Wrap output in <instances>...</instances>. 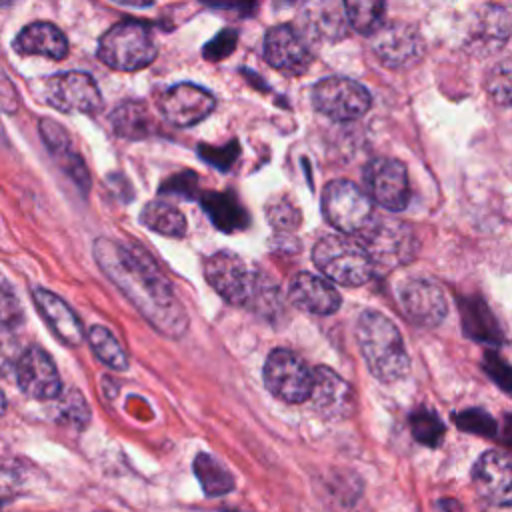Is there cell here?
I'll use <instances>...</instances> for the list:
<instances>
[{"label":"cell","instance_id":"obj_24","mask_svg":"<svg viewBox=\"0 0 512 512\" xmlns=\"http://www.w3.org/2000/svg\"><path fill=\"white\" fill-rule=\"evenodd\" d=\"M202 206L216 228L222 232H236L246 228L248 214L240 206V202L234 198V194L228 192H208L202 196Z\"/></svg>","mask_w":512,"mask_h":512},{"label":"cell","instance_id":"obj_29","mask_svg":"<svg viewBox=\"0 0 512 512\" xmlns=\"http://www.w3.org/2000/svg\"><path fill=\"white\" fill-rule=\"evenodd\" d=\"M342 4L348 24L364 36H372L384 24V0H342Z\"/></svg>","mask_w":512,"mask_h":512},{"label":"cell","instance_id":"obj_22","mask_svg":"<svg viewBox=\"0 0 512 512\" xmlns=\"http://www.w3.org/2000/svg\"><path fill=\"white\" fill-rule=\"evenodd\" d=\"M18 54L44 56L50 60H62L68 56V40L64 32L50 22H32L24 26L12 42Z\"/></svg>","mask_w":512,"mask_h":512},{"label":"cell","instance_id":"obj_19","mask_svg":"<svg viewBox=\"0 0 512 512\" xmlns=\"http://www.w3.org/2000/svg\"><path fill=\"white\" fill-rule=\"evenodd\" d=\"M288 298L296 308L320 316L334 314L342 304L336 288L326 278L310 272H298L290 280Z\"/></svg>","mask_w":512,"mask_h":512},{"label":"cell","instance_id":"obj_37","mask_svg":"<svg viewBox=\"0 0 512 512\" xmlns=\"http://www.w3.org/2000/svg\"><path fill=\"white\" fill-rule=\"evenodd\" d=\"M236 46V32L234 30H222L204 50V56L208 60H222L226 58Z\"/></svg>","mask_w":512,"mask_h":512},{"label":"cell","instance_id":"obj_9","mask_svg":"<svg viewBox=\"0 0 512 512\" xmlns=\"http://www.w3.org/2000/svg\"><path fill=\"white\" fill-rule=\"evenodd\" d=\"M360 236H362L360 244L370 254L374 268L376 266L392 268V266L404 264L412 260L416 252L414 234L404 222L380 220L374 216V220L360 232Z\"/></svg>","mask_w":512,"mask_h":512},{"label":"cell","instance_id":"obj_17","mask_svg":"<svg viewBox=\"0 0 512 512\" xmlns=\"http://www.w3.org/2000/svg\"><path fill=\"white\" fill-rule=\"evenodd\" d=\"M264 60L280 72L302 74L308 68L312 54L304 34L290 24H280L270 28L264 36Z\"/></svg>","mask_w":512,"mask_h":512},{"label":"cell","instance_id":"obj_1","mask_svg":"<svg viewBox=\"0 0 512 512\" xmlns=\"http://www.w3.org/2000/svg\"><path fill=\"white\" fill-rule=\"evenodd\" d=\"M94 258L112 284L160 334L180 338L188 330V314L182 302L144 250L98 238Z\"/></svg>","mask_w":512,"mask_h":512},{"label":"cell","instance_id":"obj_31","mask_svg":"<svg viewBox=\"0 0 512 512\" xmlns=\"http://www.w3.org/2000/svg\"><path fill=\"white\" fill-rule=\"evenodd\" d=\"M454 422L460 430L480 434V436H486V438H494L496 432H498L496 420L482 408L462 410V412L454 414Z\"/></svg>","mask_w":512,"mask_h":512},{"label":"cell","instance_id":"obj_11","mask_svg":"<svg viewBox=\"0 0 512 512\" xmlns=\"http://www.w3.org/2000/svg\"><path fill=\"white\" fill-rule=\"evenodd\" d=\"M368 196L386 210L400 212L408 206L410 184L406 166L394 158H376L364 168Z\"/></svg>","mask_w":512,"mask_h":512},{"label":"cell","instance_id":"obj_6","mask_svg":"<svg viewBox=\"0 0 512 512\" xmlns=\"http://www.w3.org/2000/svg\"><path fill=\"white\" fill-rule=\"evenodd\" d=\"M374 200L350 180H332L322 192L328 224L344 234H360L374 220Z\"/></svg>","mask_w":512,"mask_h":512},{"label":"cell","instance_id":"obj_40","mask_svg":"<svg viewBox=\"0 0 512 512\" xmlns=\"http://www.w3.org/2000/svg\"><path fill=\"white\" fill-rule=\"evenodd\" d=\"M114 2H120L124 6H132V8H148L154 4V0H114Z\"/></svg>","mask_w":512,"mask_h":512},{"label":"cell","instance_id":"obj_2","mask_svg":"<svg viewBox=\"0 0 512 512\" xmlns=\"http://www.w3.org/2000/svg\"><path fill=\"white\" fill-rule=\"evenodd\" d=\"M356 338L364 362L380 382H396L406 376L410 360L396 324L380 312L366 310L356 324Z\"/></svg>","mask_w":512,"mask_h":512},{"label":"cell","instance_id":"obj_26","mask_svg":"<svg viewBox=\"0 0 512 512\" xmlns=\"http://www.w3.org/2000/svg\"><path fill=\"white\" fill-rule=\"evenodd\" d=\"M194 472L206 496H224L234 490L232 474L216 458H212L206 452L196 456Z\"/></svg>","mask_w":512,"mask_h":512},{"label":"cell","instance_id":"obj_36","mask_svg":"<svg viewBox=\"0 0 512 512\" xmlns=\"http://www.w3.org/2000/svg\"><path fill=\"white\" fill-rule=\"evenodd\" d=\"M58 408H60V416L72 424L84 426L90 420V410L78 390H70L66 396H62Z\"/></svg>","mask_w":512,"mask_h":512},{"label":"cell","instance_id":"obj_10","mask_svg":"<svg viewBox=\"0 0 512 512\" xmlns=\"http://www.w3.org/2000/svg\"><path fill=\"white\" fill-rule=\"evenodd\" d=\"M42 100L60 112L92 114L102 106L100 90L86 72H62L44 82Z\"/></svg>","mask_w":512,"mask_h":512},{"label":"cell","instance_id":"obj_42","mask_svg":"<svg viewBox=\"0 0 512 512\" xmlns=\"http://www.w3.org/2000/svg\"><path fill=\"white\" fill-rule=\"evenodd\" d=\"M6 412V398H4V394H2V390H0V416Z\"/></svg>","mask_w":512,"mask_h":512},{"label":"cell","instance_id":"obj_33","mask_svg":"<svg viewBox=\"0 0 512 512\" xmlns=\"http://www.w3.org/2000/svg\"><path fill=\"white\" fill-rule=\"evenodd\" d=\"M20 354H22V350H20L16 334L12 332L10 326L0 324V376H4L16 368Z\"/></svg>","mask_w":512,"mask_h":512},{"label":"cell","instance_id":"obj_28","mask_svg":"<svg viewBox=\"0 0 512 512\" xmlns=\"http://www.w3.org/2000/svg\"><path fill=\"white\" fill-rule=\"evenodd\" d=\"M88 344L94 352V356L106 364L112 370H126L128 368V356L124 346L118 342V338L110 332V328L106 326H92L86 334Z\"/></svg>","mask_w":512,"mask_h":512},{"label":"cell","instance_id":"obj_14","mask_svg":"<svg viewBox=\"0 0 512 512\" xmlns=\"http://www.w3.org/2000/svg\"><path fill=\"white\" fill-rule=\"evenodd\" d=\"M398 302L410 322L426 328L438 326L448 312L444 290L428 278H408L402 282Z\"/></svg>","mask_w":512,"mask_h":512},{"label":"cell","instance_id":"obj_41","mask_svg":"<svg viewBox=\"0 0 512 512\" xmlns=\"http://www.w3.org/2000/svg\"><path fill=\"white\" fill-rule=\"evenodd\" d=\"M504 442L512 444V418L508 416V424H506V434H504Z\"/></svg>","mask_w":512,"mask_h":512},{"label":"cell","instance_id":"obj_18","mask_svg":"<svg viewBox=\"0 0 512 512\" xmlns=\"http://www.w3.org/2000/svg\"><path fill=\"white\" fill-rule=\"evenodd\" d=\"M476 492L494 506H512V456L500 450L484 452L474 468Z\"/></svg>","mask_w":512,"mask_h":512},{"label":"cell","instance_id":"obj_5","mask_svg":"<svg viewBox=\"0 0 512 512\" xmlns=\"http://www.w3.org/2000/svg\"><path fill=\"white\" fill-rule=\"evenodd\" d=\"M316 268L342 286H362L374 274V264L366 248L340 234L322 236L312 248Z\"/></svg>","mask_w":512,"mask_h":512},{"label":"cell","instance_id":"obj_25","mask_svg":"<svg viewBox=\"0 0 512 512\" xmlns=\"http://www.w3.org/2000/svg\"><path fill=\"white\" fill-rule=\"evenodd\" d=\"M140 222L152 232L170 238H180L186 232L184 214L176 206L162 200L148 202L140 212Z\"/></svg>","mask_w":512,"mask_h":512},{"label":"cell","instance_id":"obj_30","mask_svg":"<svg viewBox=\"0 0 512 512\" xmlns=\"http://www.w3.org/2000/svg\"><path fill=\"white\" fill-rule=\"evenodd\" d=\"M410 430L412 436L424 446H438L446 432L444 422L438 418L434 410L428 408H416L410 414Z\"/></svg>","mask_w":512,"mask_h":512},{"label":"cell","instance_id":"obj_3","mask_svg":"<svg viewBox=\"0 0 512 512\" xmlns=\"http://www.w3.org/2000/svg\"><path fill=\"white\" fill-rule=\"evenodd\" d=\"M204 276L208 284L230 304L248 306L276 302L278 290L268 278L250 270L244 260L228 250L214 252L204 262Z\"/></svg>","mask_w":512,"mask_h":512},{"label":"cell","instance_id":"obj_43","mask_svg":"<svg viewBox=\"0 0 512 512\" xmlns=\"http://www.w3.org/2000/svg\"><path fill=\"white\" fill-rule=\"evenodd\" d=\"M12 2H14V0H0V8H2V6H8V4H12Z\"/></svg>","mask_w":512,"mask_h":512},{"label":"cell","instance_id":"obj_7","mask_svg":"<svg viewBox=\"0 0 512 512\" xmlns=\"http://www.w3.org/2000/svg\"><path fill=\"white\" fill-rule=\"evenodd\" d=\"M264 386L288 404H302L312 392V370L292 350L276 348L264 364Z\"/></svg>","mask_w":512,"mask_h":512},{"label":"cell","instance_id":"obj_8","mask_svg":"<svg viewBox=\"0 0 512 512\" xmlns=\"http://www.w3.org/2000/svg\"><path fill=\"white\" fill-rule=\"evenodd\" d=\"M314 108L336 122H350L362 118L370 104V92L356 80L330 76L312 88Z\"/></svg>","mask_w":512,"mask_h":512},{"label":"cell","instance_id":"obj_38","mask_svg":"<svg viewBox=\"0 0 512 512\" xmlns=\"http://www.w3.org/2000/svg\"><path fill=\"white\" fill-rule=\"evenodd\" d=\"M196 188V178L192 172L188 174H178L174 180L166 182V186H162V192H170V194H184V196H192Z\"/></svg>","mask_w":512,"mask_h":512},{"label":"cell","instance_id":"obj_13","mask_svg":"<svg viewBox=\"0 0 512 512\" xmlns=\"http://www.w3.org/2000/svg\"><path fill=\"white\" fill-rule=\"evenodd\" d=\"M18 388L34 400H54L60 396L62 382L54 366L52 356L40 346H28L22 350L16 362Z\"/></svg>","mask_w":512,"mask_h":512},{"label":"cell","instance_id":"obj_16","mask_svg":"<svg viewBox=\"0 0 512 512\" xmlns=\"http://www.w3.org/2000/svg\"><path fill=\"white\" fill-rule=\"evenodd\" d=\"M310 402L318 414L328 420H342L352 416L356 408L354 388L332 368L316 366L312 370Z\"/></svg>","mask_w":512,"mask_h":512},{"label":"cell","instance_id":"obj_21","mask_svg":"<svg viewBox=\"0 0 512 512\" xmlns=\"http://www.w3.org/2000/svg\"><path fill=\"white\" fill-rule=\"evenodd\" d=\"M302 24L310 38L336 42L348 30L344 4L340 0H306L302 6Z\"/></svg>","mask_w":512,"mask_h":512},{"label":"cell","instance_id":"obj_32","mask_svg":"<svg viewBox=\"0 0 512 512\" xmlns=\"http://www.w3.org/2000/svg\"><path fill=\"white\" fill-rule=\"evenodd\" d=\"M488 94L502 106H512V60L500 62L486 80Z\"/></svg>","mask_w":512,"mask_h":512},{"label":"cell","instance_id":"obj_34","mask_svg":"<svg viewBox=\"0 0 512 512\" xmlns=\"http://www.w3.org/2000/svg\"><path fill=\"white\" fill-rule=\"evenodd\" d=\"M482 368L504 392H508V394L512 392V366L502 356H498L494 352H486Z\"/></svg>","mask_w":512,"mask_h":512},{"label":"cell","instance_id":"obj_39","mask_svg":"<svg viewBox=\"0 0 512 512\" xmlns=\"http://www.w3.org/2000/svg\"><path fill=\"white\" fill-rule=\"evenodd\" d=\"M438 508H440L442 512H462V510H460V504H458L456 500H440V502H438Z\"/></svg>","mask_w":512,"mask_h":512},{"label":"cell","instance_id":"obj_4","mask_svg":"<svg viewBox=\"0 0 512 512\" xmlns=\"http://www.w3.org/2000/svg\"><path fill=\"white\" fill-rule=\"evenodd\" d=\"M158 50L152 28L140 20L114 24L98 42V58L120 72H136L154 62Z\"/></svg>","mask_w":512,"mask_h":512},{"label":"cell","instance_id":"obj_35","mask_svg":"<svg viewBox=\"0 0 512 512\" xmlns=\"http://www.w3.org/2000/svg\"><path fill=\"white\" fill-rule=\"evenodd\" d=\"M22 320H24V312L16 292L10 286L0 284V324L16 328Z\"/></svg>","mask_w":512,"mask_h":512},{"label":"cell","instance_id":"obj_23","mask_svg":"<svg viewBox=\"0 0 512 512\" xmlns=\"http://www.w3.org/2000/svg\"><path fill=\"white\" fill-rule=\"evenodd\" d=\"M460 310L462 326L468 338L486 344L502 342V330L482 298H460Z\"/></svg>","mask_w":512,"mask_h":512},{"label":"cell","instance_id":"obj_15","mask_svg":"<svg viewBox=\"0 0 512 512\" xmlns=\"http://www.w3.org/2000/svg\"><path fill=\"white\" fill-rule=\"evenodd\" d=\"M216 108V98L202 86L182 82L168 88L160 98L162 116L180 128L194 126L208 118Z\"/></svg>","mask_w":512,"mask_h":512},{"label":"cell","instance_id":"obj_27","mask_svg":"<svg viewBox=\"0 0 512 512\" xmlns=\"http://www.w3.org/2000/svg\"><path fill=\"white\" fill-rule=\"evenodd\" d=\"M112 124L118 136L144 138L152 132V118L142 102H124L112 114Z\"/></svg>","mask_w":512,"mask_h":512},{"label":"cell","instance_id":"obj_12","mask_svg":"<svg viewBox=\"0 0 512 512\" xmlns=\"http://www.w3.org/2000/svg\"><path fill=\"white\" fill-rule=\"evenodd\" d=\"M372 50L388 68L414 66L424 54V40L420 32L406 22L382 24L372 34Z\"/></svg>","mask_w":512,"mask_h":512},{"label":"cell","instance_id":"obj_20","mask_svg":"<svg viewBox=\"0 0 512 512\" xmlns=\"http://www.w3.org/2000/svg\"><path fill=\"white\" fill-rule=\"evenodd\" d=\"M32 298L58 340H62L66 346H78L84 340L86 332L80 318L58 294L46 288H34Z\"/></svg>","mask_w":512,"mask_h":512}]
</instances>
